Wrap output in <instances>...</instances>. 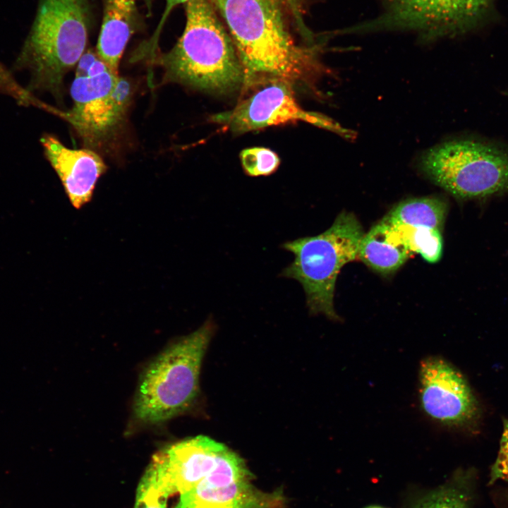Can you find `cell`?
<instances>
[{"label": "cell", "instance_id": "obj_1", "mask_svg": "<svg viewBox=\"0 0 508 508\" xmlns=\"http://www.w3.org/2000/svg\"><path fill=\"white\" fill-rule=\"evenodd\" d=\"M224 19L248 86L262 79L298 80L312 65V51L297 45L281 0H211Z\"/></svg>", "mask_w": 508, "mask_h": 508}, {"label": "cell", "instance_id": "obj_2", "mask_svg": "<svg viewBox=\"0 0 508 508\" xmlns=\"http://www.w3.org/2000/svg\"><path fill=\"white\" fill-rule=\"evenodd\" d=\"M186 26L173 48L150 59L163 69L162 83L226 93L243 83V71L231 36L211 0L186 3Z\"/></svg>", "mask_w": 508, "mask_h": 508}, {"label": "cell", "instance_id": "obj_3", "mask_svg": "<svg viewBox=\"0 0 508 508\" xmlns=\"http://www.w3.org/2000/svg\"><path fill=\"white\" fill-rule=\"evenodd\" d=\"M87 0H40L35 18L15 61L30 73V90L61 100L64 79L85 52L90 11Z\"/></svg>", "mask_w": 508, "mask_h": 508}, {"label": "cell", "instance_id": "obj_4", "mask_svg": "<svg viewBox=\"0 0 508 508\" xmlns=\"http://www.w3.org/2000/svg\"><path fill=\"white\" fill-rule=\"evenodd\" d=\"M214 329V323L208 320L148 365L140 379L133 404L138 421L160 423L191 406L198 394L200 367Z\"/></svg>", "mask_w": 508, "mask_h": 508}, {"label": "cell", "instance_id": "obj_5", "mask_svg": "<svg viewBox=\"0 0 508 508\" xmlns=\"http://www.w3.org/2000/svg\"><path fill=\"white\" fill-rule=\"evenodd\" d=\"M364 234L356 216L344 211L324 232L282 244L294 258L280 275L301 284L311 315L338 319L334 308L337 278L344 265L358 258Z\"/></svg>", "mask_w": 508, "mask_h": 508}, {"label": "cell", "instance_id": "obj_6", "mask_svg": "<svg viewBox=\"0 0 508 508\" xmlns=\"http://www.w3.org/2000/svg\"><path fill=\"white\" fill-rule=\"evenodd\" d=\"M419 167L435 184L461 199L508 192V145L467 138L442 143L424 152Z\"/></svg>", "mask_w": 508, "mask_h": 508}, {"label": "cell", "instance_id": "obj_7", "mask_svg": "<svg viewBox=\"0 0 508 508\" xmlns=\"http://www.w3.org/2000/svg\"><path fill=\"white\" fill-rule=\"evenodd\" d=\"M73 107L64 115L87 148L102 146L117 133L128 109L130 82L111 69L92 76H75Z\"/></svg>", "mask_w": 508, "mask_h": 508}, {"label": "cell", "instance_id": "obj_8", "mask_svg": "<svg viewBox=\"0 0 508 508\" xmlns=\"http://www.w3.org/2000/svg\"><path fill=\"white\" fill-rule=\"evenodd\" d=\"M418 398L424 413L444 426L467 428L479 416L478 401L466 379L439 356L425 358L420 364Z\"/></svg>", "mask_w": 508, "mask_h": 508}, {"label": "cell", "instance_id": "obj_9", "mask_svg": "<svg viewBox=\"0 0 508 508\" xmlns=\"http://www.w3.org/2000/svg\"><path fill=\"white\" fill-rule=\"evenodd\" d=\"M210 119L235 133L302 121L349 136L332 119L302 109L295 99L290 82L284 80H271L234 109L215 114Z\"/></svg>", "mask_w": 508, "mask_h": 508}, {"label": "cell", "instance_id": "obj_10", "mask_svg": "<svg viewBox=\"0 0 508 508\" xmlns=\"http://www.w3.org/2000/svg\"><path fill=\"white\" fill-rule=\"evenodd\" d=\"M490 0H387L389 22L429 34H447L473 23Z\"/></svg>", "mask_w": 508, "mask_h": 508}, {"label": "cell", "instance_id": "obj_11", "mask_svg": "<svg viewBox=\"0 0 508 508\" xmlns=\"http://www.w3.org/2000/svg\"><path fill=\"white\" fill-rule=\"evenodd\" d=\"M40 143L71 203L81 208L91 200L98 179L106 171L104 162L93 150L68 148L50 134L44 135Z\"/></svg>", "mask_w": 508, "mask_h": 508}, {"label": "cell", "instance_id": "obj_12", "mask_svg": "<svg viewBox=\"0 0 508 508\" xmlns=\"http://www.w3.org/2000/svg\"><path fill=\"white\" fill-rule=\"evenodd\" d=\"M251 480L210 488L194 486L180 494L173 508H282L281 492L260 490Z\"/></svg>", "mask_w": 508, "mask_h": 508}, {"label": "cell", "instance_id": "obj_13", "mask_svg": "<svg viewBox=\"0 0 508 508\" xmlns=\"http://www.w3.org/2000/svg\"><path fill=\"white\" fill-rule=\"evenodd\" d=\"M135 0H104L102 24L96 52L114 73L138 23Z\"/></svg>", "mask_w": 508, "mask_h": 508}, {"label": "cell", "instance_id": "obj_14", "mask_svg": "<svg viewBox=\"0 0 508 508\" xmlns=\"http://www.w3.org/2000/svg\"><path fill=\"white\" fill-rule=\"evenodd\" d=\"M412 253L401 232L385 217L364 234L358 258L373 270L389 274L403 265Z\"/></svg>", "mask_w": 508, "mask_h": 508}, {"label": "cell", "instance_id": "obj_15", "mask_svg": "<svg viewBox=\"0 0 508 508\" xmlns=\"http://www.w3.org/2000/svg\"><path fill=\"white\" fill-rule=\"evenodd\" d=\"M447 213V204L438 198L406 200L385 216L394 225L425 227L441 231Z\"/></svg>", "mask_w": 508, "mask_h": 508}, {"label": "cell", "instance_id": "obj_16", "mask_svg": "<svg viewBox=\"0 0 508 508\" xmlns=\"http://www.w3.org/2000/svg\"><path fill=\"white\" fill-rule=\"evenodd\" d=\"M469 474L457 472L444 484L425 493L410 508H471Z\"/></svg>", "mask_w": 508, "mask_h": 508}, {"label": "cell", "instance_id": "obj_17", "mask_svg": "<svg viewBox=\"0 0 508 508\" xmlns=\"http://www.w3.org/2000/svg\"><path fill=\"white\" fill-rule=\"evenodd\" d=\"M171 495L160 468L151 460L137 488L134 508H167Z\"/></svg>", "mask_w": 508, "mask_h": 508}, {"label": "cell", "instance_id": "obj_18", "mask_svg": "<svg viewBox=\"0 0 508 508\" xmlns=\"http://www.w3.org/2000/svg\"><path fill=\"white\" fill-rule=\"evenodd\" d=\"M393 225L401 232L413 253L420 254L424 260L431 263L440 259L442 253L441 231L425 227Z\"/></svg>", "mask_w": 508, "mask_h": 508}, {"label": "cell", "instance_id": "obj_19", "mask_svg": "<svg viewBox=\"0 0 508 508\" xmlns=\"http://www.w3.org/2000/svg\"><path fill=\"white\" fill-rule=\"evenodd\" d=\"M240 157L243 169L252 176L270 175L279 164L277 155L265 147L245 149L241 152Z\"/></svg>", "mask_w": 508, "mask_h": 508}, {"label": "cell", "instance_id": "obj_20", "mask_svg": "<svg viewBox=\"0 0 508 508\" xmlns=\"http://www.w3.org/2000/svg\"><path fill=\"white\" fill-rule=\"evenodd\" d=\"M499 480L508 482V420L504 423L499 452L490 471V483Z\"/></svg>", "mask_w": 508, "mask_h": 508}, {"label": "cell", "instance_id": "obj_21", "mask_svg": "<svg viewBox=\"0 0 508 508\" xmlns=\"http://www.w3.org/2000/svg\"><path fill=\"white\" fill-rule=\"evenodd\" d=\"M188 0H166V6L165 9L168 11H171L172 9L181 4H185ZM289 4H290L294 8H296V6L295 5L296 0H286Z\"/></svg>", "mask_w": 508, "mask_h": 508}, {"label": "cell", "instance_id": "obj_22", "mask_svg": "<svg viewBox=\"0 0 508 508\" xmlns=\"http://www.w3.org/2000/svg\"><path fill=\"white\" fill-rule=\"evenodd\" d=\"M145 4L146 5L147 8L148 9V12H151L152 11V0H143Z\"/></svg>", "mask_w": 508, "mask_h": 508}, {"label": "cell", "instance_id": "obj_23", "mask_svg": "<svg viewBox=\"0 0 508 508\" xmlns=\"http://www.w3.org/2000/svg\"><path fill=\"white\" fill-rule=\"evenodd\" d=\"M366 508H382V507H378V506H371V507H366Z\"/></svg>", "mask_w": 508, "mask_h": 508}, {"label": "cell", "instance_id": "obj_24", "mask_svg": "<svg viewBox=\"0 0 508 508\" xmlns=\"http://www.w3.org/2000/svg\"><path fill=\"white\" fill-rule=\"evenodd\" d=\"M503 94L508 97V90L503 92Z\"/></svg>", "mask_w": 508, "mask_h": 508}]
</instances>
